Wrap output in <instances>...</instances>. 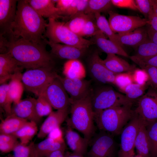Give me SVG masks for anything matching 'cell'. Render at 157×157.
Here are the masks:
<instances>
[{"instance_id": "cell-14", "label": "cell", "mask_w": 157, "mask_h": 157, "mask_svg": "<svg viewBox=\"0 0 157 157\" xmlns=\"http://www.w3.org/2000/svg\"><path fill=\"white\" fill-rule=\"evenodd\" d=\"M18 0H0V35L13 39L12 26L15 20Z\"/></svg>"}, {"instance_id": "cell-22", "label": "cell", "mask_w": 157, "mask_h": 157, "mask_svg": "<svg viewBox=\"0 0 157 157\" xmlns=\"http://www.w3.org/2000/svg\"><path fill=\"white\" fill-rule=\"evenodd\" d=\"M72 129L67 126L65 130V138L67 145L73 153L84 156L86 153L89 141L81 137Z\"/></svg>"}, {"instance_id": "cell-9", "label": "cell", "mask_w": 157, "mask_h": 157, "mask_svg": "<svg viewBox=\"0 0 157 157\" xmlns=\"http://www.w3.org/2000/svg\"><path fill=\"white\" fill-rule=\"evenodd\" d=\"M117 147L113 135L100 131L93 140L87 157H117Z\"/></svg>"}, {"instance_id": "cell-43", "label": "cell", "mask_w": 157, "mask_h": 157, "mask_svg": "<svg viewBox=\"0 0 157 157\" xmlns=\"http://www.w3.org/2000/svg\"><path fill=\"white\" fill-rule=\"evenodd\" d=\"M130 58L139 66L147 65L157 67V56L149 58L141 59L133 55L130 56Z\"/></svg>"}, {"instance_id": "cell-15", "label": "cell", "mask_w": 157, "mask_h": 157, "mask_svg": "<svg viewBox=\"0 0 157 157\" xmlns=\"http://www.w3.org/2000/svg\"><path fill=\"white\" fill-rule=\"evenodd\" d=\"M57 78L63 84L72 101L79 100L90 93L91 81L84 79H71L58 75Z\"/></svg>"}, {"instance_id": "cell-4", "label": "cell", "mask_w": 157, "mask_h": 157, "mask_svg": "<svg viewBox=\"0 0 157 157\" xmlns=\"http://www.w3.org/2000/svg\"><path fill=\"white\" fill-rule=\"evenodd\" d=\"M70 106L71 116L67 120V126L80 132L89 141L94 132L95 115L91 103V92L83 98L72 101Z\"/></svg>"}, {"instance_id": "cell-16", "label": "cell", "mask_w": 157, "mask_h": 157, "mask_svg": "<svg viewBox=\"0 0 157 157\" xmlns=\"http://www.w3.org/2000/svg\"><path fill=\"white\" fill-rule=\"evenodd\" d=\"M36 99L30 97L21 99L17 103L13 104L11 114L27 120L34 122L37 124L41 118L38 116L36 111Z\"/></svg>"}, {"instance_id": "cell-54", "label": "cell", "mask_w": 157, "mask_h": 157, "mask_svg": "<svg viewBox=\"0 0 157 157\" xmlns=\"http://www.w3.org/2000/svg\"><path fill=\"white\" fill-rule=\"evenodd\" d=\"M65 157H84V156L77 154L72 152L67 151L65 153Z\"/></svg>"}, {"instance_id": "cell-42", "label": "cell", "mask_w": 157, "mask_h": 157, "mask_svg": "<svg viewBox=\"0 0 157 157\" xmlns=\"http://www.w3.org/2000/svg\"><path fill=\"white\" fill-rule=\"evenodd\" d=\"M13 151L14 157H30V144L28 145H24L19 142L15 146Z\"/></svg>"}, {"instance_id": "cell-40", "label": "cell", "mask_w": 157, "mask_h": 157, "mask_svg": "<svg viewBox=\"0 0 157 157\" xmlns=\"http://www.w3.org/2000/svg\"><path fill=\"white\" fill-rule=\"evenodd\" d=\"M139 66L147 74L149 84L151 86L157 88V67L147 65H141Z\"/></svg>"}, {"instance_id": "cell-24", "label": "cell", "mask_w": 157, "mask_h": 157, "mask_svg": "<svg viewBox=\"0 0 157 157\" xmlns=\"http://www.w3.org/2000/svg\"><path fill=\"white\" fill-rule=\"evenodd\" d=\"M107 54L106 58L102 60L103 63L109 70L115 74L124 72L133 73L136 69L134 65H131L116 54Z\"/></svg>"}, {"instance_id": "cell-17", "label": "cell", "mask_w": 157, "mask_h": 157, "mask_svg": "<svg viewBox=\"0 0 157 157\" xmlns=\"http://www.w3.org/2000/svg\"><path fill=\"white\" fill-rule=\"evenodd\" d=\"M68 113V107L53 111L42 124L37 134V137L42 139L47 136L53 129L60 127L67 118Z\"/></svg>"}, {"instance_id": "cell-51", "label": "cell", "mask_w": 157, "mask_h": 157, "mask_svg": "<svg viewBox=\"0 0 157 157\" xmlns=\"http://www.w3.org/2000/svg\"><path fill=\"white\" fill-rule=\"evenodd\" d=\"M147 19L148 24L154 30L157 31V15L154 10L149 15Z\"/></svg>"}, {"instance_id": "cell-13", "label": "cell", "mask_w": 157, "mask_h": 157, "mask_svg": "<svg viewBox=\"0 0 157 157\" xmlns=\"http://www.w3.org/2000/svg\"><path fill=\"white\" fill-rule=\"evenodd\" d=\"M90 75L94 81L103 84L114 85L116 75L105 66L98 52L96 51L90 56L88 63Z\"/></svg>"}, {"instance_id": "cell-52", "label": "cell", "mask_w": 157, "mask_h": 157, "mask_svg": "<svg viewBox=\"0 0 157 157\" xmlns=\"http://www.w3.org/2000/svg\"><path fill=\"white\" fill-rule=\"evenodd\" d=\"M147 30L149 38L157 45V31L154 30L149 25Z\"/></svg>"}, {"instance_id": "cell-38", "label": "cell", "mask_w": 157, "mask_h": 157, "mask_svg": "<svg viewBox=\"0 0 157 157\" xmlns=\"http://www.w3.org/2000/svg\"><path fill=\"white\" fill-rule=\"evenodd\" d=\"M100 30L97 24L95 15H92L85 23L80 36L93 37Z\"/></svg>"}, {"instance_id": "cell-41", "label": "cell", "mask_w": 157, "mask_h": 157, "mask_svg": "<svg viewBox=\"0 0 157 157\" xmlns=\"http://www.w3.org/2000/svg\"><path fill=\"white\" fill-rule=\"evenodd\" d=\"M135 1L138 10L144 15L145 18L147 19L153 11L151 0H136Z\"/></svg>"}, {"instance_id": "cell-27", "label": "cell", "mask_w": 157, "mask_h": 157, "mask_svg": "<svg viewBox=\"0 0 157 157\" xmlns=\"http://www.w3.org/2000/svg\"><path fill=\"white\" fill-rule=\"evenodd\" d=\"M63 73L65 77L71 79H84L86 76L85 67L78 59L67 60L65 62Z\"/></svg>"}, {"instance_id": "cell-12", "label": "cell", "mask_w": 157, "mask_h": 157, "mask_svg": "<svg viewBox=\"0 0 157 157\" xmlns=\"http://www.w3.org/2000/svg\"><path fill=\"white\" fill-rule=\"evenodd\" d=\"M42 95L57 110L69 107L72 101L57 76L48 85Z\"/></svg>"}, {"instance_id": "cell-1", "label": "cell", "mask_w": 157, "mask_h": 157, "mask_svg": "<svg viewBox=\"0 0 157 157\" xmlns=\"http://www.w3.org/2000/svg\"><path fill=\"white\" fill-rule=\"evenodd\" d=\"M47 23L28 3L18 0L15 20L12 28L13 39L22 38L33 42L46 43L44 35Z\"/></svg>"}, {"instance_id": "cell-7", "label": "cell", "mask_w": 157, "mask_h": 157, "mask_svg": "<svg viewBox=\"0 0 157 157\" xmlns=\"http://www.w3.org/2000/svg\"><path fill=\"white\" fill-rule=\"evenodd\" d=\"M53 69L42 67L27 69L22 75V81L24 87L38 97L42 95L58 76Z\"/></svg>"}, {"instance_id": "cell-28", "label": "cell", "mask_w": 157, "mask_h": 157, "mask_svg": "<svg viewBox=\"0 0 157 157\" xmlns=\"http://www.w3.org/2000/svg\"><path fill=\"white\" fill-rule=\"evenodd\" d=\"M22 75L21 72L15 73L8 83V95L13 104L20 101L23 92L24 87L22 81Z\"/></svg>"}, {"instance_id": "cell-20", "label": "cell", "mask_w": 157, "mask_h": 157, "mask_svg": "<svg viewBox=\"0 0 157 157\" xmlns=\"http://www.w3.org/2000/svg\"><path fill=\"white\" fill-rule=\"evenodd\" d=\"M30 144V157H46L54 151L66 148L65 142H56L47 137L37 144L32 142Z\"/></svg>"}, {"instance_id": "cell-47", "label": "cell", "mask_w": 157, "mask_h": 157, "mask_svg": "<svg viewBox=\"0 0 157 157\" xmlns=\"http://www.w3.org/2000/svg\"><path fill=\"white\" fill-rule=\"evenodd\" d=\"M47 137L59 142H65L62 130L60 127L53 129L47 135Z\"/></svg>"}, {"instance_id": "cell-26", "label": "cell", "mask_w": 157, "mask_h": 157, "mask_svg": "<svg viewBox=\"0 0 157 157\" xmlns=\"http://www.w3.org/2000/svg\"><path fill=\"white\" fill-rule=\"evenodd\" d=\"M135 142L138 154L144 157H150V144L146 126L141 121Z\"/></svg>"}, {"instance_id": "cell-35", "label": "cell", "mask_w": 157, "mask_h": 157, "mask_svg": "<svg viewBox=\"0 0 157 157\" xmlns=\"http://www.w3.org/2000/svg\"><path fill=\"white\" fill-rule=\"evenodd\" d=\"M8 83H6L0 84V106L7 116L11 113L12 104L13 103L8 93Z\"/></svg>"}, {"instance_id": "cell-21", "label": "cell", "mask_w": 157, "mask_h": 157, "mask_svg": "<svg viewBox=\"0 0 157 157\" xmlns=\"http://www.w3.org/2000/svg\"><path fill=\"white\" fill-rule=\"evenodd\" d=\"M29 4L42 17L63 19L55 4L57 0H27Z\"/></svg>"}, {"instance_id": "cell-11", "label": "cell", "mask_w": 157, "mask_h": 157, "mask_svg": "<svg viewBox=\"0 0 157 157\" xmlns=\"http://www.w3.org/2000/svg\"><path fill=\"white\" fill-rule=\"evenodd\" d=\"M141 121L135 114L124 128L120 134V148L117 157H131L134 155L135 142Z\"/></svg>"}, {"instance_id": "cell-18", "label": "cell", "mask_w": 157, "mask_h": 157, "mask_svg": "<svg viewBox=\"0 0 157 157\" xmlns=\"http://www.w3.org/2000/svg\"><path fill=\"white\" fill-rule=\"evenodd\" d=\"M44 41L50 47L52 55L68 60L78 59L84 55L86 50L71 45L53 42L46 38Z\"/></svg>"}, {"instance_id": "cell-56", "label": "cell", "mask_w": 157, "mask_h": 157, "mask_svg": "<svg viewBox=\"0 0 157 157\" xmlns=\"http://www.w3.org/2000/svg\"><path fill=\"white\" fill-rule=\"evenodd\" d=\"M131 157H144L142 155L139 154H138L137 155H135L133 156H132Z\"/></svg>"}, {"instance_id": "cell-34", "label": "cell", "mask_w": 157, "mask_h": 157, "mask_svg": "<svg viewBox=\"0 0 157 157\" xmlns=\"http://www.w3.org/2000/svg\"><path fill=\"white\" fill-rule=\"evenodd\" d=\"M92 15L84 13L78 14L65 22V25L72 32L80 36L85 23Z\"/></svg>"}, {"instance_id": "cell-8", "label": "cell", "mask_w": 157, "mask_h": 157, "mask_svg": "<svg viewBox=\"0 0 157 157\" xmlns=\"http://www.w3.org/2000/svg\"><path fill=\"white\" fill-rule=\"evenodd\" d=\"M134 113L146 126L157 122V88L151 86L137 99Z\"/></svg>"}, {"instance_id": "cell-2", "label": "cell", "mask_w": 157, "mask_h": 157, "mask_svg": "<svg viewBox=\"0 0 157 157\" xmlns=\"http://www.w3.org/2000/svg\"><path fill=\"white\" fill-rule=\"evenodd\" d=\"M9 41L7 53L23 69L53 68L54 62L52 55L46 49V43L37 44L22 38Z\"/></svg>"}, {"instance_id": "cell-48", "label": "cell", "mask_w": 157, "mask_h": 157, "mask_svg": "<svg viewBox=\"0 0 157 157\" xmlns=\"http://www.w3.org/2000/svg\"><path fill=\"white\" fill-rule=\"evenodd\" d=\"M3 142L17 143L19 142L17 138L12 134L0 133V143Z\"/></svg>"}, {"instance_id": "cell-44", "label": "cell", "mask_w": 157, "mask_h": 157, "mask_svg": "<svg viewBox=\"0 0 157 157\" xmlns=\"http://www.w3.org/2000/svg\"><path fill=\"white\" fill-rule=\"evenodd\" d=\"M149 84L148 82H147L141 88L126 94V98L130 101L133 102L145 93V92Z\"/></svg>"}, {"instance_id": "cell-30", "label": "cell", "mask_w": 157, "mask_h": 157, "mask_svg": "<svg viewBox=\"0 0 157 157\" xmlns=\"http://www.w3.org/2000/svg\"><path fill=\"white\" fill-rule=\"evenodd\" d=\"M38 131L37 124L34 122L29 121L12 134L19 139L21 144L27 145Z\"/></svg>"}, {"instance_id": "cell-45", "label": "cell", "mask_w": 157, "mask_h": 157, "mask_svg": "<svg viewBox=\"0 0 157 157\" xmlns=\"http://www.w3.org/2000/svg\"><path fill=\"white\" fill-rule=\"evenodd\" d=\"M113 6L120 8H129L138 10L135 1L133 0H111Z\"/></svg>"}, {"instance_id": "cell-39", "label": "cell", "mask_w": 157, "mask_h": 157, "mask_svg": "<svg viewBox=\"0 0 157 157\" xmlns=\"http://www.w3.org/2000/svg\"><path fill=\"white\" fill-rule=\"evenodd\" d=\"M131 73H123L117 74L115 76L114 85L121 90L133 81Z\"/></svg>"}, {"instance_id": "cell-6", "label": "cell", "mask_w": 157, "mask_h": 157, "mask_svg": "<svg viewBox=\"0 0 157 157\" xmlns=\"http://www.w3.org/2000/svg\"><path fill=\"white\" fill-rule=\"evenodd\" d=\"M91 97L95 115L110 108L133 103L127 99L125 95L106 85L98 86L94 90L91 89Z\"/></svg>"}, {"instance_id": "cell-23", "label": "cell", "mask_w": 157, "mask_h": 157, "mask_svg": "<svg viewBox=\"0 0 157 157\" xmlns=\"http://www.w3.org/2000/svg\"><path fill=\"white\" fill-rule=\"evenodd\" d=\"M102 51L107 54H117L126 57L129 56L122 47L118 46L110 40L100 30L90 40Z\"/></svg>"}, {"instance_id": "cell-10", "label": "cell", "mask_w": 157, "mask_h": 157, "mask_svg": "<svg viewBox=\"0 0 157 157\" xmlns=\"http://www.w3.org/2000/svg\"><path fill=\"white\" fill-rule=\"evenodd\" d=\"M108 13L110 26L115 33L122 34L129 33L148 24L147 19L138 16L119 14L112 10Z\"/></svg>"}, {"instance_id": "cell-46", "label": "cell", "mask_w": 157, "mask_h": 157, "mask_svg": "<svg viewBox=\"0 0 157 157\" xmlns=\"http://www.w3.org/2000/svg\"><path fill=\"white\" fill-rule=\"evenodd\" d=\"M132 74L133 82L135 83L143 84L148 81V76L142 69H136Z\"/></svg>"}, {"instance_id": "cell-57", "label": "cell", "mask_w": 157, "mask_h": 157, "mask_svg": "<svg viewBox=\"0 0 157 157\" xmlns=\"http://www.w3.org/2000/svg\"><path fill=\"white\" fill-rule=\"evenodd\" d=\"M6 157H14V156H13V155H10V156H6Z\"/></svg>"}, {"instance_id": "cell-37", "label": "cell", "mask_w": 157, "mask_h": 157, "mask_svg": "<svg viewBox=\"0 0 157 157\" xmlns=\"http://www.w3.org/2000/svg\"><path fill=\"white\" fill-rule=\"evenodd\" d=\"M52 108L49 102L42 95L38 97L36 99V111L37 115L40 118L49 115L53 111Z\"/></svg>"}, {"instance_id": "cell-50", "label": "cell", "mask_w": 157, "mask_h": 157, "mask_svg": "<svg viewBox=\"0 0 157 157\" xmlns=\"http://www.w3.org/2000/svg\"><path fill=\"white\" fill-rule=\"evenodd\" d=\"M145 83L143 84H139L135 83H132L127 85L121 90L126 94L141 88Z\"/></svg>"}, {"instance_id": "cell-53", "label": "cell", "mask_w": 157, "mask_h": 157, "mask_svg": "<svg viewBox=\"0 0 157 157\" xmlns=\"http://www.w3.org/2000/svg\"><path fill=\"white\" fill-rule=\"evenodd\" d=\"M66 149H63L54 151L46 157H65V151Z\"/></svg>"}, {"instance_id": "cell-49", "label": "cell", "mask_w": 157, "mask_h": 157, "mask_svg": "<svg viewBox=\"0 0 157 157\" xmlns=\"http://www.w3.org/2000/svg\"><path fill=\"white\" fill-rule=\"evenodd\" d=\"M19 143H0V150L1 152L5 153L13 151L15 146Z\"/></svg>"}, {"instance_id": "cell-29", "label": "cell", "mask_w": 157, "mask_h": 157, "mask_svg": "<svg viewBox=\"0 0 157 157\" xmlns=\"http://www.w3.org/2000/svg\"><path fill=\"white\" fill-rule=\"evenodd\" d=\"M28 121L13 114L7 116L0 124V133L13 134L22 126Z\"/></svg>"}, {"instance_id": "cell-5", "label": "cell", "mask_w": 157, "mask_h": 157, "mask_svg": "<svg viewBox=\"0 0 157 157\" xmlns=\"http://www.w3.org/2000/svg\"><path fill=\"white\" fill-rule=\"evenodd\" d=\"M48 21L44 37L49 41L84 50L94 44L91 40L85 39L72 32L65 25V22H59L53 18L49 19Z\"/></svg>"}, {"instance_id": "cell-36", "label": "cell", "mask_w": 157, "mask_h": 157, "mask_svg": "<svg viewBox=\"0 0 157 157\" xmlns=\"http://www.w3.org/2000/svg\"><path fill=\"white\" fill-rule=\"evenodd\" d=\"M150 144V157H157V122L146 126Z\"/></svg>"}, {"instance_id": "cell-55", "label": "cell", "mask_w": 157, "mask_h": 157, "mask_svg": "<svg viewBox=\"0 0 157 157\" xmlns=\"http://www.w3.org/2000/svg\"><path fill=\"white\" fill-rule=\"evenodd\" d=\"M153 10L157 15V0H151Z\"/></svg>"}, {"instance_id": "cell-25", "label": "cell", "mask_w": 157, "mask_h": 157, "mask_svg": "<svg viewBox=\"0 0 157 157\" xmlns=\"http://www.w3.org/2000/svg\"><path fill=\"white\" fill-rule=\"evenodd\" d=\"M118 40L121 45L137 47L148 38L147 30L143 26L127 33L117 34Z\"/></svg>"}, {"instance_id": "cell-3", "label": "cell", "mask_w": 157, "mask_h": 157, "mask_svg": "<svg viewBox=\"0 0 157 157\" xmlns=\"http://www.w3.org/2000/svg\"><path fill=\"white\" fill-rule=\"evenodd\" d=\"M133 103L112 107L94 115V120L100 131L113 135H120L134 115Z\"/></svg>"}, {"instance_id": "cell-31", "label": "cell", "mask_w": 157, "mask_h": 157, "mask_svg": "<svg viewBox=\"0 0 157 157\" xmlns=\"http://www.w3.org/2000/svg\"><path fill=\"white\" fill-rule=\"evenodd\" d=\"M113 6L111 0H88L84 13L88 15L108 12Z\"/></svg>"}, {"instance_id": "cell-32", "label": "cell", "mask_w": 157, "mask_h": 157, "mask_svg": "<svg viewBox=\"0 0 157 157\" xmlns=\"http://www.w3.org/2000/svg\"><path fill=\"white\" fill-rule=\"evenodd\" d=\"M95 16L97 25L100 30L108 37L109 40L118 46L122 47L123 46L118 40L117 34L113 31L106 17L99 13L95 14Z\"/></svg>"}, {"instance_id": "cell-19", "label": "cell", "mask_w": 157, "mask_h": 157, "mask_svg": "<svg viewBox=\"0 0 157 157\" xmlns=\"http://www.w3.org/2000/svg\"><path fill=\"white\" fill-rule=\"evenodd\" d=\"M24 69L8 52L0 54V83H5L15 73Z\"/></svg>"}, {"instance_id": "cell-33", "label": "cell", "mask_w": 157, "mask_h": 157, "mask_svg": "<svg viewBox=\"0 0 157 157\" xmlns=\"http://www.w3.org/2000/svg\"><path fill=\"white\" fill-rule=\"evenodd\" d=\"M134 56L138 58H149L157 56V45L148 38L136 48Z\"/></svg>"}]
</instances>
